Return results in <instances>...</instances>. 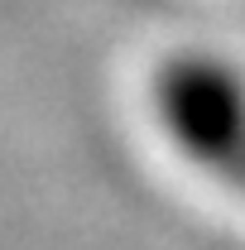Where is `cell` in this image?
Masks as SVG:
<instances>
[{"label":"cell","instance_id":"obj_1","mask_svg":"<svg viewBox=\"0 0 245 250\" xmlns=\"http://www.w3.org/2000/svg\"><path fill=\"white\" fill-rule=\"evenodd\" d=\"M159 111L173 140L192 159L236 168L241 154V92L236 77L212 58H178L159 77Z\"/></svg>","mask_w":245,"mask_h":250}]
</instances>
